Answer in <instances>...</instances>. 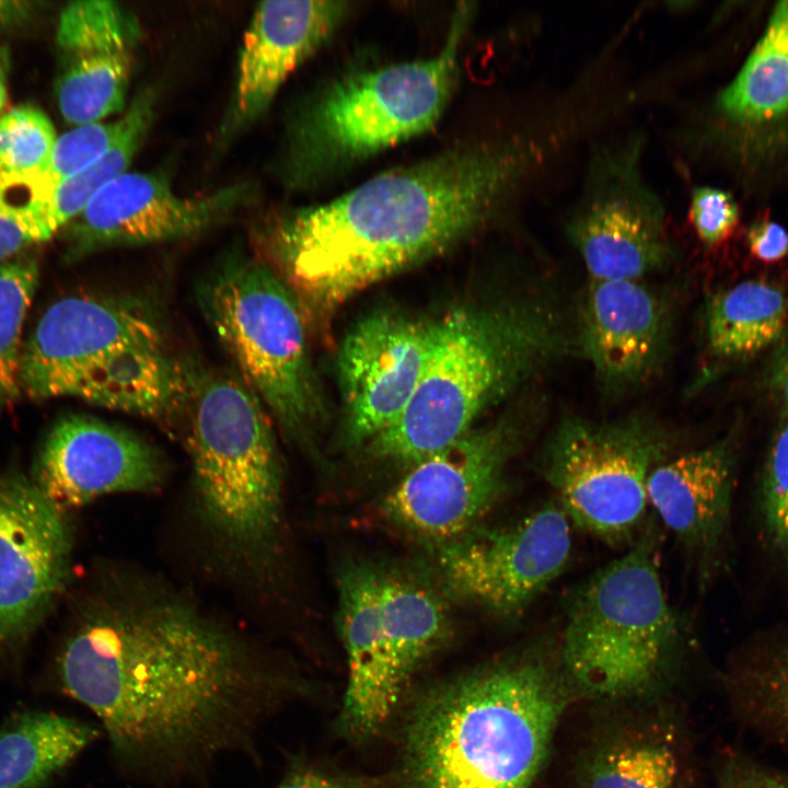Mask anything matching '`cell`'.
Returning <instances> with one entry per match:
<instances>
[{"label":"cell","mask_w":788,"mask_h":788,"mask_svg":"<svg viewBox=\"0 0 788 788\" xmlns=\"http://www.w3.org/2000/svg\"><path fill=\"white\" fill-rule=\"evenodd\" d=\"M33 2L0 0V32L24 23L34 12Z\"/></svg>","instance_id":"cell-39"},{"label":"cell","mask_w":788,"mask_h":788,"mask_svg":"<svg viewBox=\"0 0 788 788\" xmlns=\"http://www.w3.org/2000/svg\"><path fill=\"white\" fill-rule=\"evenodd\" d=\"M680 637L652 540L645 537L595 571L571 596L563 664L582 691L599 697L624 696L657 679Z\"/></svg>","instance_id":"cell-9"},{"label":"cell","mask_w":788,"mask_h":788,"mask_svg":"<svg viewBox=\"0 0 788 788\" xmlns=\"http://www.w3.org/2000/svg\"><path fill=\"white\" fill-rule=\"evenodd\" d=\"M164 476L163 456L138 433L96 418L71 415L47 434L32 482L66 512L107 494L154 490Z\"/></svg>","instance_id":"cell-17"},{"label":"cell","mask_w":788,"mask_h":788,"mask_svg":"<svg viewBox=\"0 0 788 788\" xmlns=\"http://www.w3.org/2000/svg\"><path fill=\"white\" fill-rule=\"evenodd\" d=\"M788 300L764 280H745L714 294L706 306L705 334L712 356L728 361L752 358L783 336Z\"/></svg>","instance_id":"cell-24"},{"label":"cell","mask_w":788,"mask_h":788,"mask_svg":"<svg viewBox=\"0 0 788 788\" xmlns=\"http://www.w3.org/2000/svg\"><path fill=\"white\" fill-rule=\"evenodd\" d=\"M734 691L744 718L788 744V642L749 660Z\"/></svg>","instance_id":"cell-29"},{"label":"cell","mask_w":788,"mask_h":788,"mask_svg":"<svg viewBox=\"0 0 788 788\" xmlns=\"http://www.w3.org/2000/svg\"><path fill=\"white\" fill-rule=\"evenodd\" d=\"M433 328L434 321L383 310L347 333L337 368L350 442H370L405 410L430 354Z\"/></svg>","instance_id":"cell-16"},{"label":"cell","mask_w":788,"mask_h":788,"mask_svg":"<svg viewBox=\"0 0 788 788\" xmlns=\"http://www.w3.org/2000/svg\"><path fill=\"white\" fill-rule=\"evenodd\" d=\"M381 570L367 564L343 569L338 579V623L348 659L344 727L354 735L374 733L394 708L393 683L380 614Z\"/></svg>","instance_id":"cell-21"},{"label":"cell","mask_w":788,"mask_h":788,"mask_svg":"<svg viewBox=\"0 0 788 788\" xmlns=\"http://www.w3.org/2000/svg\"><path fill=\"white\" fill-rule=\"evenodd\" d=\"M721 788H788V777L748 758L737 757L725 768Z\"/></svg>","instance_id":"cell-35"},{"label":"cell","mask_w":788,"mask_h":788,"mask_svg":"<svg viewBox=\"0 0 788 788\" xmlns=\"http://www.w3.org/2000/svg\"><path fill=\"white\" fill-rule=\"evenodd\" d=\"M71 544L66 512L32 479L0 473V653L23 646L61 593Z\"/></svg>","instance_id":"cell-15"},{"label":"cell","mask_w":788,"mask_h":788,"mask_svg":"<svg viewBox=\"0 0 788 788\" xmlns=\"http://www.w3.org/2000/svg\"><path fill=\"white\" fill-rule=\"evenodd\" d=\"M348 11L344 1L257 4L244 33L234 91L217 131L218 148L265 114L290 73L333 35Z\"/></svg>","instance_id":"cell-20"},{"label":"cell","mask_w":788,"mask_h":788,"mask_svg":"<svg viewBox=\"0 0 788 788\" xmlns=\"http://www.w3.org/2000/svg\"><path fill=\"white\" fill-rule=\"evenodd\" d=\"M5 99H7L5 85H4L3 79L0 76V112L3 108Z\"/></svg>","instance_id":"cell-40"},{"label":"cell","mask_w":788,"mask_h":788,"mask_svg":"<svg viewBox=\"0 0 788 788\" xmlns=\"http://www.w3.org/2000/svg\"><path fill=\"white\" fill-rule=\"evenodd\" d=\"M473 11L472 3L457 4L433 57L348 74L297 108L274 164L282 186L306 189L430 129L454 91Z\"/></svg>","instance_id":"cell-5"},{"label":"cell","mask_w":788,"mask_h":788,"mask_svg":"<svg viewBox=\"0 0 788 788\" xmlns=\"http://www.w3.org/2000/svg\"><path fill=\"white\" fill-rule=\"evenodd\" d=\"M97 735L91 725L51 711L13 715L0 726V788H42Z\"/></svg>","instance_id":"cell-23"},{"label":"cell","mask_w":788,"mask_h":788,"mask_svg":"<svg viewBox=\"0 0 788 788\" xmlns=\"http://www.w3.org/2000/svg\"><path fill=\"white\" fill-rule=\"evenodd\" d=\"M644 135L631 132L591 151L566 224L589 280H646L674 262L663 202L644 176Z\"/></svg>","instance_id":"cell-11"},{"label":"cell","mask_w":788,"mask_h":788,"mask_svg":"<svg viewBox=\"0 0 788 788\" xmlns=\"http://www.w3.org/2000/svg\"><path fill=\"white\" fill-rule=\"evenodd\" d=\"M176 374L158 311L132 296L58 300L22 348L21 390L33 399L74 396L144 417L165 401Z\"/></svg>","instance_id":"cell-6"},{"label":"cell","mask_w":788,"mask_h":788,"mask_svg":"<svg viewBox=\"0 0 788 788\" xmlns=\"http://www.w3.org/2000/svg\"><path fill=\"white\" fill-rule=\"evenodd\" d=\"M57 674L120 767L155 786L199 780L252 748L276 686L244 640L158 594L95 604L63 641Z\"/></svg>","instance_id":"cell-1"},{"label":"cell","mask_w":788,"mask_h":788,"mask_svg":"<svg viewBox=\"0 0 788 788\" xmlns=\"http://www.w3.org/2000/svg\"><path fill=\"white\" fill-rule=\"evenodd\" d=\"M772 383L788 413V336L775 357L772 369Z\"/></svg>","instance_id":"cell-38"},{"label":"cell","mask_w":788,"mask_h":788,"mask_svg":"<svg viewBox=\"0 0 788 788\" xmlns=\"http://www.w3.org/2000/svg\"><path fill=\"white\" fill-rule=\"evenodd\" d=\"M669 449L665 430L646 416L607 421L569 417L552 433L543 471L569 520L618 543L645 518L649 476Z\"/></svg>","instance_id":"cell-10"},{"label":"cell","mask_w":788,"mask_h":788,"mask_svg":"<svg viewBox=\"0 0 788 788\" xmlns=\"http://www.w3.org/2000/svg\"><path fill=\"white\" fill-rule=\"evenodd\" d=\"M749 247L754 257L764 263H775L788 254V233L772 221L756 223L748 235Z\"/></svg>","instance_id":"cell-36"},{"label":"cell","mask_w":788,"mask_h":788,"mask_svg":"<svg viewBox=\"0 0 788 788\" xmlns=\"http://www.w3.org/2000/svg\"><path fill=\"white\" fill-rule=\"evenodd\" d=\"M718 105L742 121L770 120L788 112V1L776 4L762 38L720 93Z\"/></svg>","instance_id":"cell-26"},{"label":"cell","mask_w":788,"mask_h":788,"mask_svg":"<svg viewBox=\"0 0 788 788\" xmlns=\"http://www.w3.org/2000/svg\"><path fill=\"white\" fill-rule=\"evenodd\" d=\"M733 453L727 441L665 460L650 474L648 502L664 525L693 552L721 542L730 518Z\"/></svg>","instance_id":"cell-22"},{"label":"cell","mask_w":788,"mask_h":788,"mask_svg":"<svg viewBox=\"0 0 788 788\" xmlns=\"http://www.w3.org/2000/svg\"><path fill=\"white\" fill-rule=\"evenodd\" d=\"M201 306L239 378L283 433L308 441L325 408L297 297L258 257L233 255L205 282Z\"/></svg>","instance_id":"cell-8"},{"label":"cell","mask_w":788,"mask_h":788,"mask_svg":"<svg viewBox=\"0 0 788 788\" xmlns=\"http://www.w3.org/2000/svg\"><path fill=\"white\" fill-rule=\"evenodd\" d=\"M186 408L193 488L202 521L235 554H266L279 529L282 500L269 414L239 376L195 369Z\"/></svg>","instance_id":"cell-7"},{"label":"cell","mask_w":788,"mask_h":788,"mask_svg":"<svg viewBox=\"0 0 788 788\" xmlns=\"http://www.w3.org/2000/svg\"><path fill=\"white\" fill-rule=\"evenodd\" d=\"M380 614L391 676L401 692L412 671L447 636V611L428 587L382 571Z\"/></svg>","instance_id":"cell-25"},{"label":"cell","mask_w":788,"mask_h":788,"mask_svg":"<svg viewBox=\"0 0 788 788\" xmlns=\"http://www.w3.org/2000/svg\"><path fill=\"white\" fill-rule=\"evenodd\" d=\"M690 219L702 242L718 245L735 229L739 210L729 193L702 186L692 192Z\"/></svg>","instance_id":"cell-33"},{"label":"cell","mask_w":788,"mask_h":788,"mask_svg":"<svg viewBox=\"0 0 788 788\" xmlns=\"http://www.w3.org/2000/svg\"><path fill=\"white\" fill-rule=\"evenodd\" d=\"M680 767L679 753L665 738L638 734L600 751L588 788H673Z\"/></svg>","instance_id":"cell-27"},{"label":"cell","mask_w":788,"mask_h":788,"mask_svg":"<svg viewBox=\"0 0 788 788\" xmlns=\"http://www.w3.org/2000/svg\"><path fill=\"white\" fill-rule=\"evenodd\" d=\"M672 306L646 280H589L576 344L596 381L613 394L647 382L665 359Z\"/></svg>","instance_id":"cell-19"},{"label":"cell","mask_w":788,"mask_h":788,"mask_svg":"<svg viewBox=\"0 0 788 788\" xmlns=\"http://www.w3.org/2000/svg\"><path fill=\"white\" fill-rule=\"evenodd\" d=\"M277 788H352L350 785L324 775L300 770L289 775Z\"/></svg>","instance_id":"cell-37"},{"label":"cell","mask_w":788,"mask_h":788,"mask_svg":"<svg viewBox=\"0 0 788 788\" xmlns=\"http://www.w3.org/2000/svg\"><path fill=\"white\" fill-rule=\"evenodd\" d=\"M571 341L560 308L538 292L448 313L434 321L430 354L405 410L370 441L372 455L413 464L445 448Z\"/></svg>","instance_id":"cell-3"},{"label":"cell","mask_w":788,"mask_h":788,"mask_svg":"<svg viewBox=\"0 0 788 788\" xmlns=\"http://www.w3.org/2000/svg\"><path fill=\"white\" fill-rule=\"evenodd\" d=\"M124 125L121 116L114 123L77 126L57 138L46 165L38 172L55 192L61 183L97 161L116 141Z\"/></svg>","instance_id":"cell-31"},{"label":"cell","mask_w":788,"mask_h":788,"mask_svg":"<svg viewBox=\"0 0 788 788\" xmlns=\"http://www.w3.org/2000/svg\"><path fill=\"white\" fill-rule=\"evenodd\" d=\"M38 276L33 256H15L0 266V412L22 394L23 325Z\"/></svg>","instance_id":"cell-28"},{"label":"cell","mask_w":788,"mask_h":788,"mask_svg":"<svg viewBox=\"0 0 788 788\" xmlns=\"http://www.w3.org/2000/svg\"><path fill=\"white\" fill-rule=\"evenodd\" d=\"M523 429L503 418L413 463L385 496L384 513L425 540L447 544L467 534L498 498Z\"/></svg>","instance_id":"cell-12"},{"label":"cell","mask_w":788,"mask_h":788,"mask_svg":"<svg viewBox=\"0 0 788 788\" xmlns=\"http://www.w3.org/2000/svg\"><path fill=\"white\" fill-rule=\"evenodd\" d=\"M762 512L772 546L788 560V414L775 430L767 454Z\"/></svg>","instance_id":"cell-32"},{"label":"cell","mask_w":788,"mask_h":788,"mask_svg":"<svg viewBox=\"0 0 788 788\" xmlns=\"http://www.w3.org/2000/svg\"><path fill=\"white\" fill-rule=\"evenodd\" d=\"M570 551L569 518L548 503L509 526L472 530L443 544L438 565L451 593L510 617L560 575Z\"/></svg>","instance_id":"cell-13"},{"label":"cell","mask_w":788,"mask_h":788,"mask_svg":"<svg viewBox=\"0 0 788 788\" xmlns=\"http://www.w3.org/2000/svg\"><path fill=\"white\" fill-rule=\"evenodd\" d=\"M545 663L486 668L432 692L407 732L414 788H532L567 704Z\"/></svg>","instance_id":"cell-4"},{"label":"cell","mask_w":788,"mask_h":788,"mask_svg":"<svg viewBox=\"0 0 788 788\" xmlns=\"http://www.w3.org/2000/svg\"><path fill=\"white\" fill-rule=\"evenodd\" d=\"M547 130L472 141L378 174L313 207L253 227L260 258L324 323L370 286L441 254L498 215L561 148Z\"/></svg>","instance_id":"cell-2"},{"label":"cell","mask_w":788,"mask_h":788,"mask_svg":"<svg viewBox=\"0 0 788 788\" xmlns=\"http://www.w3.org/2000/svg\"><path fill=\"white\" fill-rule=\"evenodd\" d=\"M31 243L36 242L30 220L12 202L0 179V266Z\"/></svg>","instance_id":"cell-34"},{"label":"cell","mask_w":788,"mask_h":788,"mask_svg":"<svg viewBox=\"0 0 788 788\" xmlns=\"http://www.w3.org/2000/svg\"><path fill=\"white\" fill-rule=\"evenodd\" d=\"M258 185L242 181L198 196L177 194L164 175L128 172L105 185L67 225L66 256L192 237L255 204Z\"/></svg>","instance_id":"cell-14"},{"label":"cell","mask_w":788,"mask_h":788,"mask_svg":"<svg viewBox=\"0 0 788 788\" xmlns=\"http://www.w3.org/2000/svg\"><path fill=\"white\" fill-rule=\"evenodd\" d=\"M56 131L42 111L22 106L0 118V169L27 173L42 170L55 147Z\"/></svg>","instance_id":"cell-30"},{"label":"cell","mask_w":788,"mask_h":788,"mask_svg":"<svg viewBox=\"0 0 788 788\" xmlns=\"http://www.w3.org/2000/svg\"><path fill=\"white\" fill-rule=\"evenodd\" d=\"M141 26L112 0L70 2L60 13L56 92L63 118L80 126L125 109Z\"/></svg>","instance_id":"cell-18"}]
</instances>
